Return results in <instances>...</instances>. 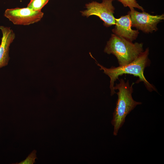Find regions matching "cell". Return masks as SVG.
<instances>
[{
  "label": "cell",
  "mask_w": 164,
  "mask_h": 164,
  "mask_svg": "<svg viewBox=\"0 0 164 164\" xmlns=\"http://www.w3.org/2000/svg\"><path fill=\"white\" fill-rule=\"evenodd\" d=\"M44 13L41 11H35L27 7L6 9L4 16L14 24L27 26L40 21Z\"/></svg>",
  "instance_id": "5b68a950"
},
{
  "label": "cell",
  "mask_w": 164,
  "mask_h": 164,
  "mask_svg": "<svg viewBox=\"0 0 164 164\" xmlns=\"http://www.w3.org/2000/svg\"><path fill=\"white\" fill-rule=\"evenodd\" d=\"M130 16L132 26L143 32L149 33L156 31L157 24L164 19V15H152L144 11L139 12L134 9L128 12Z\"/></svg>",
  "instance_id": "8992f818"
},
{
  "label": "cell",
  "mask_w": 164,
  "mask_h": 164,
  "mask_svg": "<svg viewBox=\"0 0 164 164\" xmlns=\"http://www.w3.org/2000/svg\"><path fill=\"white\" fill-rule=\"evenodd\" d=\"M115 26L112 30L114 34L131 42L136 39L139 32L138 30L132 29V22L129 14L118 19L115 18Z\"/></svg>",
  "instance_id": "52a82bcc"
},
{
  "label": "cell",
  "mask_w": 164,
  "mask_h": 164,
  "mask_svg": "<svg viewBox=\"0 0 164 164\" xmlns=\"http://www.w3.org/2000/svg\"><path fill=\"white\" fill-rule=\"evenodd\" d=\"M113 0H103L101 3L92 1L86 4L87 9L80 12L83 16L88 17L95 15L104 22V25L108 27L115 25V18L114 16L115 8L112 4Z\"/></svg>",
  "instance_id": "277c9868"
},
{
  "label": "cell",
  "mask_w": 164,
  "mask_h": 164,
  "mask_svg": "<svg viewBox=\"0 0 164 164\" xmlns=\"http://www.w3.org/2000/svg\"><path fill=\"white\" fill-rule=\"evenodd\" d=\"M2 33L0 45V68L7 65L9 59V47L14 40L15 34L10 27L0 26Z\"/></svg>",
  "instance_id": "ba28073f"
},
{
  "label": "cell",
  "mask_w": 164,
  "mask_h": 164,
  "mask_svg": "<svg viewBox=\"0 0 164 164\" xmlns=\"http://www.w3.org/2000/svg\"><path fill=\"white\" fill-rule=\"evenodd\" d=\"M36 151L33 150L26 157V159L19 163H13L14 164H33L36 162L35 159H37L36 155Z\"/></svg>",
  "instance_id": "8fae6325"
},
{
  "label": "cell",
  "mask_w": 164,
  "mask_h": 164,
  "mask_svg": "<svg viewBox=\"0 0 164 164\" xmlns=\"http://www.w3.org/2000/svg\"><path fill=\"white\" fill-rule=\"evenodd\" d=\"M49 0H31L27 7L35 11H41Z\"/></svg>",
  "instance_id": "9c48e42d"
},
{
  "label": "cell",
  "mask_w": 164,
  "mask_h": 164,
  "mask_svg": "<svg viewBox=\"0 0 164 164\" xmlns=\"http://www.w3.org/2000/svg\"><path fill=\"white\" fill-rule=\"evenodd\" d=\"M149 49L147 48L136 59L129 63L123 66L110 68H106L97 62L96 63L100 67V70L104 71V73L108 75L110 79V88L111 95L116 93L114 89V82L118 79V77L124 74L133 75L138 77V80L137 83L143 82L147 89L150 92L156 91L155 87L146 80L144 72L145 68L150 65V61L148 58Z\"/></svg>",
  "instance_id": "6da1fadb"
},
{
  "label": "cell",
  "mask_w": 164,
  "mask_h": 164,
  "mask_svg": "<svg viewBox=\"0 0 164 164\" xmlns=\"http://www.w3.org/2000/svg\"><path fill=\"white\" fill-rule=\"evenodd\" d=\"M119 81V83L116 84L114 86V90H118L116 93L118 99L111 121L114 127L113 134L115 136L117 135L119 130L125 122L127 115L136 106L142 104L141 102L135 101L132 98V86L134 83L130 86L128 80L125 82L124 80L121 79Z\"/></svg>",
  "instance_id": "7a4b0ae2"
},
{
  "label": "cell",
  "mask_w": 164,
  "mask_h": 164,
  "mask_svg": "<svg viewBox=\"0 0 164 164\" xmlns=\"http://www.w3.org/2000/svg\"><path fill=\"white\" fill-rule=\"evenodd\" d=\"M121 2L125 7H129L130 10L137 8L144 11V9L137 2L136 0H118Z\"/></svg>",
  "instance_id": "30bf717a"
},
{
  "label": "cell",
  "mask_w": 164,
  "mask_h": 164,
  "mask_svg": "<svg viewBox=\"0 0 164 164\" xmlns=\"http://www.w3.org/2000/svg\"><path fill=\"white\" fill-rule=\"evenodd\" d=\"M104 52L116 57L119 66L126 65L136 59L143 51L142 43H133L114 34H112Z\"/></svg>",
  "instance_id": "3957f363"
}]
</instances>
